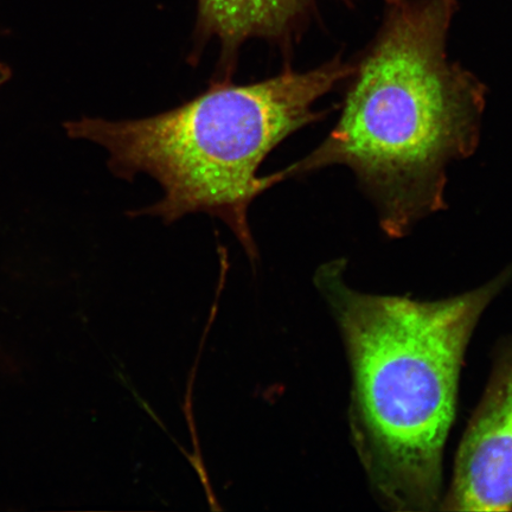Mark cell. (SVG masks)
Segmentation results:
<instances>
[{"label":"cell","mask_w":512,"mask_h":512,"mask_svg":"<svg viewBox=\"0 0 512 512\" xmlns=\"http://www.w3.org/2000/svg\"><path fill=\"white\" fill-rule=\"evenodd\" d=\"M384 2H386L388 6H393L406 2V0H384ZM446 2L457 4V0H446Z\"/></svg>","instance_id":"obj_6"},{"label":"cell","mask_w":512,"mask_h":512,"mask_svg":"<svg viewBox=\"0 0 512 512\" xmlns=\"http://www.w3.org/2000/svg\"><path fill=\"white\" fill-rule=\"evenodd\" d=\"M457 4L406 0L351 75L341 117L315 150L264 176L265 188L329 166H347L374 202L384 232L406 235L446 207L447 169L479 144L486 88L448 60Z\"/></svg>","instance_id":"obj_2"},{"label":"cell","mask_w":512,"mask_h":512,"mask_svg":"<svg viewBox=\"0 0 512 512\" xmlns=\"http://www.w3.org/2000/svg\"><path fill=\"white\" fill-rule=\"evenodd\" d=\"M345 268V260L324 265L317 285L347 351L352 447L383 509L440 510L466 350L480 318L512 279V267L438 300L356 290Z\"/></svg>","instance_id":"obj_1"},{"label":"cell","mask_w":512,"mask_h":512,"mask_svg":"<svg viewBox=\"0 0 512 512\" xmlns=\"http://www.w3.org/2000/svg\"><path fill=\"white\" fill-rule=\"evenodd\" d=\"M440 510H512V335L492 352L489 381L460 441Z\"/></svg>","instance_id":"obj_4"},{"label":"cell","mask_w":512,"mask_h":512,"mask_svg":"<svg viewBox=\"0 0 512 512\" xmlns=\"http://www.w3.org/2000/svg\"><path fill=\"white\" fill-rule=\"evenodd\" d=\"M355 64L335 57L297 72L290 66L270 79L210 86L181 106L139 119L82 117L63 125L67 136L105 149L112 174L124 181L147 175L163 196L131 217L166 224L192 214L226 223L251 260L258 259L249 208L266 192L261 165L292 134L325 117L315 105L348 81Z\"/></svg>","instance_id":"obj_3"},{"label":"cell","mask_w":512,"mask_h":512,"mask_svg":"<svg viewBox=\"0 0 512 512\" xmlns=\"http://www.w3.org/2000/svg\"><path fill=\"white\" fill-rule=\"evenodd\" d=\"M319 0H197V15L192 34L189 61H200L209 43L219 44L216 73L233 79L239 66L241 49L252 40H264L292 53L303 37Z\"/></svg>","instance_id":"obj_5"}]
</instances>
